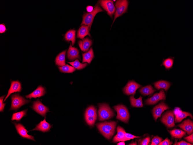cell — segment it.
<instances>
[{"label":"cell","instance_id":"obj_1","mask_svg":"<svg viewBox=\"0 0 193 145\" xmlns=\"http://www.w3.org/2000/svg\"><path fill=\"white\" fill-rule=\"evenodd\" d=\"M116 124L115 121H106L97 123L96 125L102 134L106 139L110 140L114 133Z\"/></svg>","mask_w":193,"mask_h":145},{"label":"cell","instance_id":"obj_2","mask_svg":"<svg viewBox=\"0 0 193 145\" xmlns=\"http://www.w3.org/2000/svg\"><path fill=\"white\" fill-rule=\"evenodd\" d=\"M99 107L98 113L100 121L108 120L113 117L114 115L113 111L107 104H99Z\"/></svg>","mask_w":193,"mask_h":145},{"label":"cell","instance_id":"obj_3","mask_svg":"<svg viewBox=\"0 0 193 145\" xmlns=\"http://www.w3.org/2000/svg\"><path fill=\"white\" fill-rule=\"evenodd\" d=\"M103 11L98 4H97L91 12L84 13L81 25H88L89 27L90 30L94 19L96 15L99 12Z\"/></svg>","mask_w":193,"mask_h":145},{"label":"cell","instance_id":"obj_4","mask_svg":"<svg viewBox=\"0 0 193 145\" xmlns=\"http://www.w3.org/2000/svg\"><path fill=\"white\" fill-rule=\"evenodd\" d=\"M113 108L117 112L116 118L124 122L128 123L129 114L127 108L123 105H118Z\"/></svg>","mask_w":193,"mask_h":145},{"label":"cell","instance_id":"obj_5","mask_svg":"<svg viewBox=\"0 0 193 145\" xmlns=\"http://www.w3.org/2000/svg\"><path fill=\"white\" fill-rule=\"evenodd\" d=\"M12 102L10 110L16 111L21 106L30 102L25 99L18 94H13L11 96Z\"/></svg>","mask_w":193,"mask_h":145},{"label":"cell","instance_id":"obj_6","mask_svg":"<svg viewBox=\"0 0 193 145\" xmlns=\"http://www.w3.org/2000/svg\"><path fill=\"white\" fill-rule=\"evenodd\" d=\"M129 1L128 0H117L115 3L116 9L114 14V17L112 24L116 18L120 16L127 12Z\"/></svg>","mask_w":193,"mask_h":145},{"label":"cell","instance_id":"obj_7","mask_svg":"<svg viewBox=\"0 0 193 145\" xmlns=\"http://www.w3.org/2000/svg\"><path fill=\"white\" fill-rule=\"evenodd\" d=\"M99 4L103 8L107 11V14L111 17L116 11L113 1L110 0H101L99 1Z\"/></svg>","mask_w":193,"mask_h":145},{"label":"cell","instance_id":"obj_8","mask_svg":"<svg viewBox=\"0 0 193 145\" xmlns=\"http://www.w3.org/2000/svg\"><path fill=\"white\" fill-rule=\"evenodd\" d=\"M174 118L173 111H168L162 115L161 120L162 122L168 127L171 128L175 126Z\"/></svg>","mask_w":193,"mask_h":145},{"label":"cell","instance_id":"obj_9","mask_svg":"<svg viewBox=\"0 0 193 145\" xmlns=\"http://www.w3.org/2000/svg\"><path fill=\"white\" fill-rule=\"evenodd\" d=\"M141 86V85L134 81H129L124 88L123 91L126 95H134L136 94L137 89Z\"/></svg>","mask_w":193,"mask_h":145},{"label":"cell","instance_id":"obj_10","mask_svg":"<svg viewBox=\"0 0 193 145\" xmlns=\"http://www.w3.org/2000/svg\"><path fill=\"white\" fill-rule=\"evenodd\" d=\"M166 96L164 90L161 89L159 93H156L150 98L145 101V104L147 105H153L157 103L160 100H164Z\"/></svg>","mask_w":193,"mask_h":145},{"label":"cell","instance_id":"obj_11","mask_svg":"<svg viewBox=\"0 0 193 145\" xmlns=\"http://www.w3.org/2000/svg\"><path fill=\"white\" fill-rule=\"evenodd\" d=\"M32 108L37 113L44 117L49 111V109L38 100L34 102Z\"/></svg>","mask_w":193,"mask_h":145},{"label":"cell","instance_id":"obj_12","mask_svg":"<svg viewBox=\"0 0 193 145\" xmlns=\"http://www.w3.org/2000/svg\"><path fill=\"white\" fill-rule=\"evenodd\" d=\"M169 108L167 105L163 102H161L154 107L152 110V112L155 120L156 121L157 118L160 117L162 113L164 110Z\"/></svg>","mask_w":193,"mask_h":145},{"label":"cell","instance_id":"obj_13","mask_svg":"<svg viewBox=\"0 0 193 145\" xmlns=\"http://www.w3.org/2000/svg\"><path fill=\"white\" fill-rule=\"evenodd\" d=\"M14 124L18 133L21 136L24 138L35 141L34 136L27 134V130L22 124L20 123H14Z\"/></svg>","mask_w":193,"mask_h":145},{"label":"cell","instance_id":"obj_14","mask_svg":"<svg viewBox=\"0 0 193 145\" xmlns=\"http://www.w3.org/2000/svg\"><path fill=\"white\" fill-rule=\"evenodd\" d=\"M178 126L186 132L188 135L193 133V122L190 119L185 120Z\"/></svg>","mask_w":193,"mask_h":145},{"label":"cell","instance_id":"obj_15","mask_svg":"<svg viewBox=\"0 0 193 145\" xmlns=\"http://www.w3.org/2000/svg\"><path fill=\"white\" fill-rule=\"evenodd\" d=\"M21 84L19 82L17 81H11L10 88L8 91V94L5 98L4 102L6 100L10 94L14 92H21Z\"/></svg>","mask_w":193,"mask_h":145},{"label":"cell","instance_id":"obj_16","mask_svg":"<svg viewBox=\"0 0 193 145\" xmlns=\"http://www.w3.org/2000/svg\"><path fill=\"white\" fill-rule=\"evenodd\" d=\"M45 92L44 88L42 86H39L31 93L26 96V97L29 99L32 98H36L37 97H40L44 95Z\"/></svg>","mask_w":193,"mask_h":145},{"label":"cell","instance_id":"obj_17","mask_svg":"<svg viewBox=\"0 0 193 145\" xmlns=\"http://www.w3.org/2000/svg\"><path fill=\"white\" fill-rule=\"evenodd\" d=\"M51 127V125L46 121L45 118L43 120L41 121L36 125V127L31 131L37 130L45 132L49 131Z\"/></svg>","mask_w":193,"mask_h":145},{"label":"cell","instance_id":"obj_18","mask_svg":"<svg viewBox=\"0 0 193 145\" xmlns=\"http://www.w3.org/2000/svg\"><path fill=\"white\" fill-rule=\"evenodd\" d=\"M67 57L70 60H73L76 58H80L79 52L77 48L72 47L70 44L67 52Z\"/></svg>","mask_w":193,"mask_h":145},{"label":"cell","instance_id":"obj_19","mask_svg":"<svg viewBox=\"0 0 193 145\" xmlns=\"http://www.w3.org/2000/svg\"><path fill=\"white\" fill-rule=\"evenodd\" d=\"M92 44V40L88 38H84L82 41L79 40L78 42L79 45L80 49L84 52L87 51Z\"/></svg>","mask_w":193,"mask_h":145},{"label":"cell","instance_id":"obj_20","mask_svg":"<svg viewBox=\"0 0 193 145\" xmlns=\"http://www.w3.org/2000/svg\"><path fill=\"white\" fill-rule=\"evenodd\" d=\"M89 27L87 25H82L78 30L77 37L81 39H83L87 35L91 37L89 32Z\"/></svg>","mask_w":193,"mask_h":145},{"label":"cell","instance_id":"obj_21","mask_svg":"<svg viewBox=\"0 0 193 145\" xmlns=\"http://www.w3.org/2000/svg\"><path fill=\"white\" fill-rule=\"evenodd\" d=\"M117 134L114 137L113 142L115 143L120 141H123L125 137V130L120 126H118L117 129Z\"/></svg>","mask_w":193,"mask_h":145},{"label":"cell","instance_id":"obj_22","mask_svg":"<svg viewBox=\"0 0 193 145\" xmlns=\"http://www.w3.org/2000/svg\"><path fill=\"white\" fill-rule=\"evenodd\" d=\"M154 85L155 87L158 90L163 89L166 91L169 89L171 84L168 81L160 80L154 83Z\"/></svg>","mask_w":193,"mask_h":145},{"label":"cell","instance_id":"obj_23","mask_svg":"<svg viewBox=\"0 0 193 145\" xmlns=\"http://www.w3.org/2000/svg\"><path fill=\"white\" fill-rule=\"evenodd\" d=\"M66 51L65 50L59 54L55 60V64L60 66L65 65V54Z\"/></svg>","mask_w":193,"mask_h":145},{"label":"cell","instance_id":"obj_24","mask_svg":"<svg viewBox=\"0 0 193 145\" xmlns=\"http://www.w3.org/2000/svg\"><path fill=\"white\" fill-rule=\"evenodd\" d=\"M82 63L87 62L90 63L94 57V54L92 48H91L87 52L82 54Z\"/></svg>","mask_w":193,"mask_h":145},{"label":"cell","instance_id":"obj_25","mask_svg":"<svg viewBox=\"0 0 193 145\" xmlns=\"http://www.w3.org/2000/svg\"><path fill=\"white\" fill-rule=\"evenodd\" d=\"M75 30H71L68 31L65 34L64 38L65 40L68 41H71L72 45H73L75 41Z\"/></svg>","mask_w":193,"mask_h":145},{"label":"cell","instance_id":"obj_26","mask_svg":"<svg viewBox=\"0 0 193 145\" xmlns=\"http://www.w3.org/2000/svg\"><path fill=\"white\" fill-rule=\"evenodd\" d=\"M130 100L131 104L133 107H141L143 106L142 97L141 96L138 99H136L134 98L133 96H131L130 97Z\"/></svg>","mask_w":193,"mask_h":145},{"label":"cell","instance_id":"obj_27","mask_svg":"<svg viewBox=\"0 0 193 145\" xmlns=\"http://www.w3.org/2000/svg\"><path fill=\"white\" fill-rule=\"evenodd\" d=\"M172 137L175 138L181 139L185 136L186 132L180 129H175L168 131Z\"/></svg>","mask_w":193,"mask_h":145},{"label":"cell","instance_id":"obj_28","mask_svg":"<svg viewBox=\"0 0 193 145\" xmlns=\"http://www.w3.org/2000/svg\"><path fill=\"white\" fill-rule=\"evenodd\" d=\"M155 90L151 85L145 86L141 88L139 90L140 92L142 95L146 96L152 94Z\"/></svg>","mask_w":193,"mask_h":145},{"label":"cell","instance_id":"obj_29","mask_svg":"<svg viewBox=\"0 0 193 145\" xmlns=\"http://www.w3.org/2000/svg\"><path fill=\"white\" fill-rule=\"evenodd\" d=\"M190 116L192 119L193 116L190 113L181 111L180 113L178 114L175 115V121L176 122H179L187 116Z\"/></svg>","mask_w":193,"mask_h":145},{"label":"cell","instance_id":"obj_30","mask_svg":"<svg viewBox=\"0 0 193 145\" xmlns=\"http://www.w3.org/2000/svg\"><path fill=\"white\" fill-rule=\"evenodd\" d=\"M27 109L24 110L23 111L14 113L13 114L11 120H16L17 121H19L22 118L26 115Z\"/></svg>","mask_w":193,"mask_h":145},{"label":"cell","instance_id":"obj_31","mask_svg":"<svg viewBox=\"0 0 193 145\" xmlns=\"http://www.w3.org/2000/svg\"><path fill=\"white\" fill-rule=\"evenodd\" d=\"M174 58L169 57L164 59L162 62V64L164 66L166 69H169L171 68L173 64Z\"/></svg>","mask_w":193,"mask_h":145},{"label":"cell","instance_id":"obj_32","mask_svg":"<svg viewBox=\"0 0 193 145\" xmlns=\"http://www.w3.org/2000/svg\"><path fill=\"white\" fill-rule=\"evenodd\" d=\"M68 63L71 65L73 67L77 69H81L85 68L87 65L86 63H80L78 59L72 62H69Z\"/></svg>","mask_w":193,"mask_h":145},{"label":"cell","instance_id":"obj_33","mask_svg":"<svg viewBox=\"0 0 193 145\" xmlns=\"http://www.w3.org/2000/svg\"><path fill=\"white\" fill-rule=\"evenodd\" d=\"M59 69L60 71L65 73H72L75 70L74 67L67 64L60 67Z\"/></svg>","mask_w":193,"mask_h":145},{"label":"cell","instance_id":"obj_34","mask_svg":"<svg viewBox=\"0 0 193 145\" xmlns=\"http://www.w3.org/2000/svg\"><path fill=\"white\" fill-rule=\"evenodd\" d=\"M96 110L93 106L89 107L86 109L85 113V116H93L97 115Z\"/></svg>","mask_w":193,"mask_h":145},{"label":"cell","instance_id":"obj_35","mask_svg":"<svg viewBox=\"0 0 193 145\" xmlns=\"http://www.w3.org/2000/svg\"><path fill=\"white\" fill-rule=\"evenodd\" d=\"M97 115L93 116H85L87 124L90 126H93L97 118Z\"/></svg>","mask_w":193,"mask_h":145},{"label":"cell","instance_id":"obj_36","mask_svg":"<svg viewBox=\"0 0 193 145\" xmlns=\"http://www.w3.org/2000/svg\"><path fill=\"white\" fill-rule=\"evenodd\" d=\"M140 137L135 136L133 135L126 133L125 132V137L123 140V141L130 140L131 139H133L135 138H139Z\"/></svg>","mask_w":193,"mask_h":145},{"label":"cell","instance_id":"obj_37","mask_svg":"<svg viewBox=\"0 0 193 145\" xmlns=\"http://www.w3.org/2000/svg\"><path fill=\"white\" fill-rule=\"evenodd\" d=\"M163 139L161 137L157 136H154L151 141V145H157L158 144L162 141Z\"/></svg>","mask_w":193,"mask_h":145},{"label":"cell","instance_id":"obj_38","mask_svg":"<svg viewBox=\"0 0 193 145\" xmlns=\"http://www.w3.org/2000/svg\"><path fill=\"white\" fill-rule=\"evenodd\" d=\"M150 138L149 137H148L142 139V140H139V145H147L150 142Z\"/></svg>","mask_w":193,"mask_h":145},{"label":"cell","instance_id":"obj_39","mask_svg":"<svg viewBox=\"0 0 193 145\" xmlns=\"http://www.w3.org/2000/svg\"><path fill=\"white\" fill-rule=\"evenodd\" d=\"M173 144L172 141H170V140L167 137L164 140L161 141L158 144L159 145H171Z\"/></svg>","mask_w":193,"mask_h":145},{"label":"cell","instance_id":"obj_40","mask_svg":"<svg viewBox=\"0 0 193 145\" xmlns=\"http://www.w3.org/2000/svg\"><path fill=\"white\" fill-rule=\"evenodd\" d=\"M5 96H3L0 98V111L3 112L4 109V107L5 104V103L3 102V100Z\"/></svg>","mask_w":193,"mask_h":145},{"label":"cell","instance_id":"obj_41","mask_svg":"<svg viewBox=\"0 0 193 145\" xmlns=\"http://www.w3.org/2000/svg\"><path fill=\"white\" fill-rule=\"evenodd\" d=\"M173 145H192L189 143L187 142L186 141L183 140H181V141L175 143Z\"/></svg>","mask_w":193,"mask_h":145},{"label":"cell","instance_id":"obj_42","mask_svg":"<svg viewBox=\"0 0 193 145\" xmlns=\"http://www.w3.org/2000/svg\"><path fill=\"white\" fill-rule=\"evenodd\" d=\"M184 138L187 140L188 142H190L191 143H193V134H192L190 135L185 137Z\"/></svg>","mask_w":193,"mask_h":145},{"label":"cell","instance_id":"obj_43","mask_svg":"<svg viewBox=\"0 0 193 145\" xmlns=\"http://www.w3.org/2000/svg\"><path fill=\"white\" fill-rule=\"evenodd\" d=\"M0 33L4 32L6 30V28L5 26L3 24H1L0 25Z\"/></svg>","mask_w":193,"mask_h":145},{"label":"cell","instance_id":"obj_44","mask_svg":"<svg viewBox=\"0 0 193 145\" xmlns=\"http://www.w3.org/2000/svg\"><path fill=\"white\" fill-rule=\"evenodd\" d=\"M86 10L88 12H91L93 10V7L91 6H88L86 7Z\"/></svg>","mask_w":193,"mask_h":145},{"label":"cell","instance_id":"obj_45","mask_svg":"<svg viewBox=\"0 0 193 145\" xmlns=\"http://www.w3.org/2000/svg\"><path fill=\"white\" fill-rule=\"evenodd\" d=\"M117 145H125V143L124 141H122L121 142H120L118 144H117Z\"/></svg>","mask_w":193,"mask_h":145},{"label":"cell","instance_id":"obj_46","mask_svg":"<svg viewBox=\"0 0 193 145\" xmlns=\"http://www.w3.org/2000/svg\"><path fill=\"white\" fill-rule=\"evenodd\" d=\"M128 145H137V142H133L129 144Z\"/></svg>","mask_w":193,"mask_h":145}]
</instances>
